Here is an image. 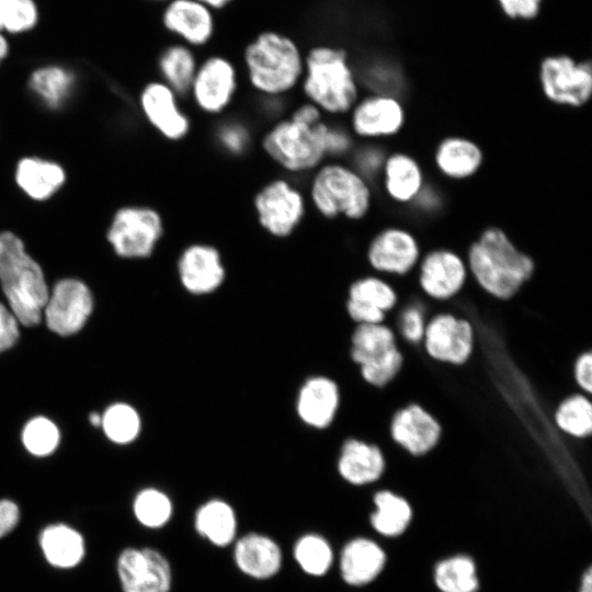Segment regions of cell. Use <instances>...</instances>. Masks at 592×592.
I'll return each instance as SVG.
<instances>
[{
  "mask_svg": "<svg viewBox=\"0 0 592 592\" xmlns=\"http://www.w3.org/2000/svg\"><path fill=\"white\" fill-rule=\"evenodd\" d=\"M329 121L304 101L271 122L260 137L263 153L289 177H308L328 160L326 135Z\"/></svg>",
  "mask_w": 592,
  "mask_h": 592,
  "instance_id": "obj_1",
  "label": "cell"
},
{
  "mask_svg": "<svg viewBox=\"0 0 592 592\" xmlns=\"http://www.w3.org/2000/svg\"><path fill=\"white\" fill-rule=\"evenodd\" d=\"M468 273L485 294L510 300L533 278L534 259L522 251L501 228H485L466 252Z\"/></svg>",
  "mask_w": 592,
  "mask_h": 592,
  "instance_id": "obj_2",
  "label": "cell"
},
{
  "mask_svg": "<svg viewBox=\"0 0 592 592\" xmlns=\"http://www.w3.org/2000/svg\"><path fill=\"white\" fill-rule=\"evenodd\" d=\"M241 58L247 82L261 98H287L299 87L305 52L285 33H258L243 47Z\"/></svg>",
  "mask_w": 592,
  "mask_h": 592,
  "instance_id": "obj_3",
  "label": "cell"
},
{
  "mask_svg": "<svg viewBox=\"0 0 592 592\" xmlns=\"http://www.w3.org/2000/svg\"><path fill=\"white\" fill-rule=\"evenodd\" d=\"M298 88L305 101L331 117L348 115L360 98V84L348 53L328 44L314 45L305 52Z\"/></svg>",
  "mask_w": 592,
  "mask_h": 592,
  "instance_id": "obj_4",
  "label": "cell"
},
{
  "mask_svg": "<svg viewBox=\"0 0 592 592\" xmlns=\"http://www.w3.org/2000/svg\"><path fill=\"white\" fill-rule=\"evenodd\" d=\"M307 200L326 219H364L373 206L371 182L350 163L327 160L308 175Z\"/></svg>",
  "mask_w": 592,
  "mask_h": 592,
  "instance_id": "obj_5",
  "label": "cell"
},
{
  "mask_svg": "<svg viewBox=\"0 0 592 592\" xmlns=\"http://www.w3.org/2000/svg\"><path fill=\"white\" fill-rule=\"evenodd\" d=\"M0 283L18 321L38 325L49 294L44 273L22 240L9 231L0 232Z\"/></svg>",
  "mask_w": 592,
  "mask_h": 592,
  "instance_id": "obj_6",
  "label": "cell"
},
{
  "mask_svg": "<svg viewBox=\"0 0 592 592\" xmlns=\"http://www.w3.org/2000/svg\"><path fill=\"white\" fill-rule=\"evenodd\" d=\"M350 356L367 385L383 388L400 372L403 356L396 332L386 323L356 325L351 335Z\"/></svg>",
  "mask_w": 592,
  "mask_h": 592,
  "instance_id": "obj_7",
  "label": "cell"
},
{
  "mask_svg": "<svg viewBox=\"0 0 592 592\" xmlns=\"http://www.w3.org/2000/svg\"><path fill=\"white\" fill-rule=\"evenodd\" d=\"M252 204L261 228L273 238L285 239L301 225L308 200L292 180L281 177L262 185Z\"/></svg>",
  "mask_w": 592,
  "mask_h": 592,
  "instance_id": "obj_8",
  "label": "cell"
},
{
  "mask_svg": "<svg viewBox=\"0 0 592 592\" xmlns=\"http://www.w3.org/2000/svg\"><path fill=\"white\" fill-rule=\"evenodd\" d=\"M239 71L234 61L219 54L200 60L187 99L203 114L221 116L235 103Z\"/></svg>",
  "mask_w": 592,
  "mask_h": 592,
  "instance_id": "obj_9",
  "label": "cell"
},
{
  "mask_svg": "<svg viewBox=\"0 0 592 592\" xmlns=\"http://www.w3.org/2000/svg\"><path fill=\"white\" fill-rule=\"evenodd\" d=\"M163 234V220L156 209L127 206L115 214L107 237L118 255L143 259L152 254Z\"/></svg>",
  "mask_w": 592,
  "mask_h": 592,
  "instance_id": "obj_10",
  "label": "cell"
},
{
  "mask_svg": "<svg viewBox=\"0 0 592 592\" xmlns=\"http://www.w3.org/2000/svg\"><path fill=\"white\" fill-rule=\"evenodd\" d=\"M539 82L551 103L582 107L592 95V66L566 55L549 56L540 62Z\"/></svg>",
  "mask_w": 592,
  "mask_h": 592,
  "instance_id": "obj_11",
  "label": "cell"
},
{
  "mask_svg": "<svg viewBox=\"0 0 592 592\" xmlns=\"http://www.w3.org/2000/svg\"><path fill=\"white\" fill-rule=\"evenodd\" d=\"M365 257L369 267L380 276L405 277L415 271L422 252L414 234L403 227L388 226L372 237Z\"/></svg>",
  "mask_w": 592,
  "mask_h": 592,
  "instance_id": "obj_12",
  "label": "cell"
},
{
  "mask_svg": "<svg viewBox=\"0 0 592 592\" xmlns=\"http://www.w3.org/2000/svg\"><path fill=\"white\" fill-rule=\"evenodd\" d=\"M348 115V128L353 137L367 143L396 136L406 122L400 100L386 93L372 92L360 96Z\"/></svg>",
  "mask_w": 592,
  "mask_h": 592,
  "instance_id": "obj_13",
  "label": "cell"
},
{
  "mask_svg": "<svg viewBox=\"0 0 592 592\" xmlns=\"http://www.w3.org/2000/svg\"><path fill=\"white\" fill-rule=\"evenodd\" d=\"M415 271L417 285L422 294L439 303L459 295L469 276L465 258L443 247L422 254Z\"/></svg>",
  "mask_w": 592,
  "mask_h": 592,
  "instance_id": "obj_14",
  "label": "cell"
},
{
  "mask_svg": "<svg viewBox=\"0 0 592 592\" xmlns=\"http://www.w3.org/2000/svg\"><path fill=\"white\" fill-rule=\"evenodd\" d=\"M422 341L424 352L431 360L463 365L474 351V326L465 318L440 312L428 320Z\"/></svg>",
  "mask_w": 592,
  "mask_h": 592,
  "instance_id": "obj_15",
  "label": "cell"
},
{
  "mask_svg": "<svg viewBox=\"0 0 592 592\" xmlns=\"http://www.w3.org/2000/svg\"><path fill=\"white\" fill-rule=\"evenodd\" d=\"M92 309L93 298L88 286L76 278H64L48 294L43 314L53 332L70 335L83 328Z\"/></svg>",
  "mask_w": 592,
  "mask_h": 592,
  "instance_id": "obj_16",
  "label": "cell"
},
{
  "mask_svg": "<svg viewBox=\"0 0 592 592\" xmlns=\"http://www.w3.org/2000/svg\"><path fill=\"white\" fill-rule=\"evenodd\" d=\"M116 569L123 592H169L171 588L170 563L153 548H125Z\"/></svg>",
  "mask_w": 592,
  "mask_h": 592,
  "instance_id": "obj_17",
  "label": "cell"
},
{
  "mask_svg": "<svg viewBox=\"0 0 592 592\" xmlns=\"http://www.w3.org/2000/svg\"><path fill=\"white\" fill-rule=\"evenodd\" d=\"M177 271L182 287L193 295L215 292L226 277L220 251L206 242L184 247L177 261Z\"/></svg>",
  "mask_w": 592,
  "mask_h": 592,
  "instance_id": "obj_18",
  "label": "cell"
},
{
  "mask_svg": "<svg viewBox=\"0 0 592 592\" xmlns=\"http://www.w3.org/2000/svg\"><path fill=\"white\" fill-rule=\"evenodd\" d=\"M181 98L164 82H149L140 93V106L147 121L166 139L179 141L191 132V118Z\"/></svg>",
  "mask_w": 592,
  "mask_h": 592,
  "instance_id": "obj_19",
  "label": "cell"
},
{
  "mask_svg": "<svg viewBox=\"0 0 592 592\" xmlns=\"http://www.w3.org/2000/svg\"><path fill=\"white\" fill-rule=\"evenodd\" d=\"M161 21L181 43L196 49L206 46L216 32L214 11L197 0H170Z\"/></svg>",
  "mask_w": 592,
  "mask_h": 592,
  "instance_id": "obj_20",
  "label": "cell"
},
{
  "mask_svg": "<svg viewBox=\"0 0 592 592\" xmlns=\"http://www.w3.org/2000/svg\"><path fill=\"white\" fill-rule=\"evenodd\" d=\"M391 440L414 457L431 452L442 435L440 422L425 409L411 403L397 411L389 425Z\"/></svg>",
  "mask_w": 592,
  "mask_h": 592,
  "instance_id": "obj_21",
  "label": "cell"
},
{
  "mask_svg": "<svg viewBox=\"0 0 592 592\" xmlns=\"http://www.w3.org/2000/svg\"><path fill=\"white\" fill-rule=\"evenodd\" d=\"M340 476L349 483L364 486L379 480L386 462L380 447L356 437L346 440L338 460Z\"/></svg>",
  "mask_w": 592,
  "mask_h": 592,
  "instance_id": "obj_22",
  "label": "cell"
},
{
  "mask_svg": "<svg viewBox=\"0 0 592 592\" xmlns=\"http://www.w3.org/2000/svg\"><path fill=\"white\" fill-rule=\"evenodd\" d=\"M379 177L386 195L402 205L413 203L425 185L418 160L400 151L386 156Z\"/></svg>",
  "mask_w": 592,
  "mask_h": 592,
  "instance_id": "obj_23",
  "label": "cell"
},
{
  "mask_svg": "<svg viewBox=\"0 0 592 592\" xmlns=\"http://www.w3.org/2000/svg\"><path fill=\"white\" fill-rule=\"evenodd\" d=\"M338 385L325 376L311 377L303 385L297 398L299 418L308 425L323 429L329 426L339 409Z\"/></svg>",
  "mask_w": 592,
  "mask_h": 592,
  "instance_id": "obj_24",
  "label": "cell"
},
{
  "mask_svg": "<svg viewBox=\"0 0 592 592\" xmlns=\"http://www.w3.org/2000/svg\"><path fill=\"white\" fill-rule=\"evenodd\" d=\"M483 163V152L478 144L462 136L443 138L434 150L437 171L449 180H467L474 177Z\"/></svg>",
  "mask_w": 592,
  "mask_h": 592,
  "instance_id": "obj_25",
  "label": "cell"
},
{
  "mask_svg": "<svg viewBox=\"0 0 592 592\" xmlns=\"http://www.w3.org/2000/svg\"><path fill=\"white\" fill-rule=\"evenodd\" d=\"M235 561L246 574L255 579H267L281 568L282 554L278 545L267 536L248 534L235 546Z\"/></svg>",
  "mask_w": 592,
  "mask_h": 592,
  "instance_id": "obj_26",
  "label": "cell"
},
{
  "mask_svg": "<svg viewBox=\"0 0 592 592\" xmlns=\"http://www.w3.org/2000/svg\"><path fill=\"white\" fill-rule=\"evenodd\" d=\"M39 547L45 560L55 568L77 567L84 558V537L76 528L64 524H49L42 530Z\"/></svg>",
  "mask_w": 592,
  "mask_h": 592,
  "instance_id": "obj_27",
  "label": "cell"
},
{
  "mask_svg": "<svg viewBox=\"0 0 592 592\" xmlns=\"http://www.w3.org/2000/svg\"><path fill=\"white\" fill-rule=\"evenodd\" d=\"M385 561L386 555L375 542L355 538L342 550L341 576L351 585H364L382 572Z\"/></svg>",
  "mask_w": 592,
  "mask_h": 592,
  "instance_id": "obj_28",
  "label": "cell"
},
{
  "mask_svg": "<svg viewBox=\"0 0 592 592\" xmlns=\"http://www.w3.org/2000/svg\"><path fill=\"white\" fill-rule=\"evenodd\" d=\"M200 59L195 49L178 42L166 46L158 58L161 81L181 99H187Z\"/></svg>",
  "mask_w": 592,
  "mask_h": 592,
  "instance_id": "obj_29",
  "label": "cell"
},
{
  "mask_svg": "<svg viewBox=\"0 0 592 592\" xmlns=\"http://www.w3.org/2000/svg\"><path fill=\"white\" fill-rule=\"evenodd\" d=\"M19 186L34 200L52 196L65 182V172L57 163L39 158L22 159L15 172Z\"/></svg>",
  "mask_w": 592,
  "mask_h": 592,
  "instance_id": "obj_30",
  "label": "cell"
},
{
  "mask_svg": "<svg viewBox=\"0 0 592 592\" xmlns=\"http://www.w3.org/2000/svg\"><path fill=\"white\" fill-rule=\"evenodd\" d=\"M196 531L213 545H229L236 535L237 520L234 509L221 500L204 503L195 515Z\"/></svg>",
  "mask_w": 592,
  "mask_h": 592,
  "instance_id": "obj_31",
  "label": "cell"
},
{
  "mask_svg": "<svg viewBox=\"0 0 592 592\" xmlns=\"http://www.w3.org/2000/svg\"><path fill=\"white\" fill-rule=\"evenodd\" d=\"M373 501L376 508L371 516L373 527L387 537L402 534L412 517L409 502L391 490L376 492Z\"/></svg>",
  "mask_w": 592,
  "mask_h": 592,
  "instance_id": "obj_32",
  "label": "cell"
},
{
  "mask_svg": "<svg viewBox=\"0 0 592 592\" xmlns=\"http://www.w3.org/2000/svg\"><path fill=\"white\" fill-rule=\"evenodd\" d=\"M556 428L563 434L584 440L592 433V403L590 396L578 392L562 399L553 415Z\"/></svg>",
  "mask_w": 592,
  "mask_h": 592,
  "instance_id": "obj_33",
  "label": "cell"
},
{
  "mask_svg": "<svg viewBox=\"0 0 592 592\" xmlns=\"http://www.w3.org/2000/svg\"><path fill=\"white\" fill-rule=\"evenodd\" d=\"M348 299L388 314L398 304V291L389 280L372 274L358 277L351 283L348 289Z\"/></svg>",
  "mask_w": 592,
  "mask_h": 592,
  "instance_id": "obj_34",
  "label": "cell"
},
{
  "mask_svg": "<svg viewBox=\"0 0 592 592\" xmlns=\"http://www.w3.org/2000/svg\"><path fill=\"white\" fill-rule=\"evenodd\" d=\"M434 581L442 592H476L478 589L475 563L466 556H455L437 563Z\"/></svg>",
  "mask_w": 592,
  "mask_h": 592,
  "instance_id": "obj_35",
  "label": "cell"
},
{
  "mask_svg": "<svg viewBox=\"0 0 592 592\" xmlns=\"http://www.w3.org/2000/svg\"><path fill=\"white\" fill-rule=\"evenodd\" d=\"M73 75L58 66H46L35 70L30 79L31 89L52 107L58 106L73 86Z\"/></svg>",
  "mask_w": 592,
  "mask_h": 592,
  "instance_id": "obj_36",
  "label": "cell"
},
{
  "mask_svg": "<svg viewBox=\"0 0 592 592\" xmlns=\"http://www.w3.org/2000/svg\"><path fill=\"white\" fill-rule=\"evenodd\" d=\"M428 305L420 298H415L398 308L386 314V319H390V326L395 325L394 331H397V338L410 344H421L428 322Z\"/></svg>",
  "mask_w": 592,
  "mask_h": 592,
  "instance_id": "obj_37",
  "label": "cell"
},
{
  "mask_svg": "<svg viewBox=\"0 0 592 592\" xmlns=\"http://www.w3.org/2000/svg\"><path fill=\"white\" fill-rule=\"evenodd\" d=\"M294 556L300 568L311 576L325 574L333 560L329 543L316 534L300 537L295 545Z\"/></svg>",
  "mask_w": 592,
  "mask_h": 592,
  "instance_id": "obj_38",
  "label": "cell"
},
{
  "mask_svg": "<svg viewBox=\"0 0 592 592\" xmlns=\"http://www.w3.org/2000/svg\"><path fill=\"white\" fill-rule=\"evenodd\" d=\"M133 511L136 520L148 528H159L172 515V502L162 491L155 488L141 490L135 498Z\"/></svg>",
  "mask_w": 592,
  "mask_h": 592,
  "instance_id": "obj_39",
  "label": "cell"
},
{
  "mask_svg": "<svg viewBox=\"0 0 592 592\" xmlns=\"http://www.w3.org/2000/svg\"><path fill=\"white\" fill-rule=\"evenodd\" d=\"M101 426L114 443L126 444L136 439L140 429L137 411L127 403H114L102 415Z\"/></svg>",
  "mask_w": 592,
  "mask_h": 592,
  "instance_id": "obj_40",
  "label": "cell"
},
{
  "mask_svg": "<svg viewBox=\"0 0 592 592\" xmlns=\"http://www.w3.org/2000/svg\"><path fill=\"white\" fill-rule=\"evenodd\" d=\"M59 430L57 425L45 417H35L24 426L22 442L29 453L35 456L52 454L59 443Z\"/></svg>",
  "mask_w": 592,
  "mask_h": 592,
  "instance_id": "obj_41",
  "label": "cell"
},
{
  "mask_svg": "<svg viewBox=\"0 0 592 592\" xmlns=\"http://www.w3.org/2000/svg\"><path fill=\"white\" fill-rule=\"evenodd\" d=\"M37 20L34 0H0V32H26L35 26Z\"/></svg>",
  "mask_w": 592,
  "mask_h": 592,
  "instance_id": "obj_42",
  "label": "cell"
},
{
  "mask_svg": "<svg viewBox=\"0 0 592 592\" xmlns=\"http://www.w3.org/2000/svg\"><path fill=\"white\" fill-rule=\"evenodd\" d=\"M215 139L225 153L242 156L247 153L252 141L250 127L239 118L220 121L215 130Z\"/></svg>",
  "mask_w": 592,
  "mask_h": 592,
  "instance_id": "obj_43",
  "label": "cell"
},
{
  "mask_svg": "<svg viewBox=\"0 0 592 592\" xmlns=\"http://www.w3.org/2000/svg\"><path fill=\"white\" fill-rule=\"evenodd\" d=\"M383 148L374 143L354 147L350 164L369 182L378 178L386 158Z\"/></svg>",
  "mask_w": 592,
  "mask_h": 592,
  "instance_id": "obj_44",
  "label": "cell"
},
{
  "mask_svg": "<svg viewBox=\"0 0 592 592\" xmlns=\"http://www.w3.org/2000/svg\"><path fill=\"white\" fill-rule=\"evenodd\" d=\"M354 139L348 126L329 122L326 135L328 160H341L350 156L355 147Z\"/></svg>",
  "mask_w": 592,
  "mask_h": 592,
  "instance_id": "obj_45",
  "label": "cell"
},
{
  "mask_svg": "<svg viewBox=\"0 0 592 592\" xmlns=\"http://www.w3.org/2000/svg\"><path fill=\"white\" fill-rule=\"evenodd\" d=\"M19 323L10 308L0 303V352L12 348L19 340Z\"/></svg>",
  "mask_w": 592,
  "mask_h": 592,
  "instance_id": "obj_46",
  "label": "cell"
},
{
  "mask_svg": "<svg viewBox=\"0 0 592 592\" xmlns=\"http://www.w3.org/2000/svg\"><path fill=\"white\" fill-rule=\"evenodd\" d=\"M572 376L581 392L591 396L592 392V353L587 351L577 356L572 366Z\"/></svg>",
  "mask_w": 592,
  "mask_h": 592,
  "instance_id": "obj_47",
  "label": "cell"
},
{
  "mask_svg": "<svg viewBox=\"0 0 592 592\" xmlns=\"http://www.w3.org/2000/svg\"><path fill=\"white\" fill-rule=\"evenodd\" d=\"M504 13L512 18L533 19L542 0H498Z\"/></svg>",
  "mask_w": 592,
  "mask_h": 592,
  "instance_id": "obj_48",
  "label": "cell"
},
{
  "mask_svg": "<svg viewBox=\"0 0 592 592\" xmlns=\"http://www.w3.org/2000/svg\"><path fill=\"white\" fill-rule=\"evenodd\" d=\"M20 509L10 499L0 500V538L10 534L19 524Z\"/></svg>",
  "mask_w": 592,
  "mask_h": 592,
  "instance_id": "obj_49",
  "label": "cell"
},
{
  "mask_svg": "<svg viewBox=\"0 0 592 592\" xmlns=\"http://www.w3.org/2000/svg\"><path fill=\"white\" fill-rule=\"evenodd\" d=\"M197 1L205 4L206 7L212 9L214 12L218 10H223L234 2V0H197Z\"/></svg>",
  "mask_w": 592,
  "mask_h": 592,
  "instance_id": "obj_50",
  "label": "cell"
},
{
  "mask_svg": "<svg viewBox=\"0 0 592 592\" xmlns=\"http://www.w3.org/2000/svg\"><path fill=\"white\" fill-rule=\"evenodd\" d=\"M579 592H592V570L589 568L583 577L580 584Z\"/></svg>",
  "mask_w": 592,
  "mask_h": 592,
  "instance_id": "obj_51",
  "label": "cell"
},
{
  "mask_svg": "<svg viewBox=\"0 0 592 592\" xmlns=\"http://www.w3.org/2000/svg\"><path fill=\"white\" fill-rule=\"evenodd\" d=\"M8 50H9L8 42L5 37L2 35V33L0 32V62L7 56Z\"/></svg>",
  "mask_w": 592,
  "mask_h": 592,
  "instance_id": "obj_52",
  "label": "cell"
},
{
  "mask_svg": "<svg viewBox=\"0 0 592 592\" xmlns=\"http://www.w3.org/2000/svg\"><path fill=\"white\" fill-rule=\"evenodd\" d=\"M89 420H90V422H91L92 425L99 426V425H101L102 415H100V414L96 413V412H92V413L89 415Z\"/></svg>",
  "mask_w": 592,
  "mask_h": 592,
  "instance_id": "obj_53",
  "label": "cell"
},
{
  "mask_svg": "<svg viewBox=\"0 0 592 592\" xmlns=\"http://www.w3.org/2000/svg\"><path fill=\"white\" fill-rule=\"evenodd\" d=\"M152 1H163V2H168L170 0H152Z\"/></svg>",
  "mask_w": 592,
  "mask_h": 592,
  "instance_id": "obj_54",
  "label": "cell"
}]
</instances>
